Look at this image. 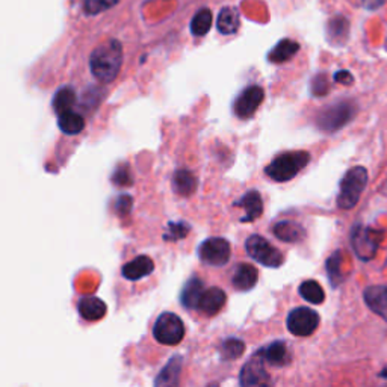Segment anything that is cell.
Listing matches in <instances>:
<instances>
[{
    "mask_svg": "<svg viewBox=\"0 0 387 387\" xmlns=\"http://www.w3.org/2000/svg\"><path fill=\"white\" fill-rule=\"evenodd\" d=\"M350 35V22L343 15L330 18L327 25V38L331 44H345Z\"/></svg>",
    "mask_w": 387,
    "mask_h": 387,
    "instance_id": "obj_22",
    "label": "cell"
},
{
    "mask_svg": "<svg viewBox=\"0 0 387 387\" xmlns=\"http://www.w3.org/2000/svg\"><path fill=\"white\" fill-rule=\"evenodd\" d=\"M381 233L371 227L355 226L351 231V246L362 260H371L380 247Z\"/></svg>",
    "mask_w": 387,
    "mask_h": 387,
    "instance_id": "obj_7",
    "label": "cell"
},
{
    "mask_svg": "<svg viewBox=\"0 0 387 387\" xmlns=\"http://www.w3.org/2000/svg\"><path fill=\"white\" fill-rule=\"evenodd\" d=\"M286 325L293 336L305 338L318 329L319 315L309 307H297L288 315Z\"/></svg>",
    "mask_w": 387,
    "mask_h": 387,
    "instance_id": "obj_10",
    "label": "cell"
},
{
    "mask_svg": "<svg viewBox=\"0 0 387 387\" xmlns=\"http://www.w3.org/2000/svg\"><path fill=\"white\" fill-rule=\"evenodd\" d=\"M272 231H274V236L277 239L283 242H292V243L300 242L305 236L304 229L298 222H293V221H279L276 226H274Z\"/></svg>",
    "mask_w": 387,
    "mask_h": 387,
    "instance_id": "obj_21",
    "label": "cell"
},
{
    "mask_svg": "<svg viewBox=\"0 0 387 387\" xmlns=\"http://www.w3.org/2000/svg\"><path fill=\"white\" fill-rule=\"evenodd\" d=\"M76 105V91L71 87H63L56 91L53 97V109L56 114H64L67 110H73Z\"/></svg>",
    "mask_w": 387,
    "mask_h": 387,
    "instance_id": "obj_27",
    "label": "cell"
},
{
    "mask_svg": "<svg viewBox=\"0 0 387 387\" xmlns=\"http://www.w3.org/2000/svg\"><path fill=\"white\" fill-rule=\"evenodd\" d=\"M153 336L162 345L175 346L179 345L183 338H185V325H183V321L176 313L165 312L155 322Z\"/></svg>",
    "mask_w": 387,
    "mask_h": 387,
    "instance_id": "obj_5",
    "label": "cell"
},
{
    "mask_svg": "<svg viewBox=\"0 0 387 387\" xmlns=\"http://www.w3.org/2000/svg\"><path fill=\"white\" fill-rule=\"evenodd\" d=\"M180 374L182 357L180 355H175L156 376L155 387H180Z\"/></svg>",
    "mask_w": 387,
    "mask_h": 387,
    "instance_id": "obj_15",
    "label": "cell"
},
{
    "mask_svg": "<svg viewBox=\"0 0 387 387\" xmlns=\"http://www.w3.org/2000/svg\"><path fill=\"white\" fill-rule=\"evenodd\" d=\"M205 284L197 277H192L186 284L185 288L182 291L180 295V301L182 304L185 305L186 309H198L200 300L203 297V293H205Z\"/></svg>",
    "mask_w": 387,
    "mask_h": 387,
    "instance_id": "obj_19",
    "label": "cell"
},
{
    "mask_svg": "<svg viewBox=\"0 0 387 387\" xmlns=\"http://www.w3.org/2000/svg\"><path fill=\"white\" fill-rule=\"evenodd\" d=\"M260 354L265 362L274 366H283L289 362V353L288 346L283 341H277L269 343L267 348H262Z\"/></svg>",
    "mask_w": 387,
    "mask_h": 387,
    "instance_id": "obj_24",
    "label": "cell"
},
{
    "mask_svg": "<svg viewBox=\"0 0 387 387\" xmlns=\"http://www.w3.org/2000/svg\"><path fill=\"white\" fill-rule=\"evenodd\" d=\"M239 26H241V20L236 9L231 6H224L220 11L218 20H217V27L220 30V34L233 35L238 32Z\"/></svg>",
    "mask_w": 387,
    "mask_h": 387,
    "instance_id": "obj_23",
    "label": "cell"
},
{
    "mask_svg": "<svg viewBox=\"0 0 387 387\" xmlns=\"http://www.w3.org/2000/svg\"><path fill=\"white\" fill-rule=\"evenodd\" d=\"M310 162V153L298 150V151H286L281 153L276 159H272L271 164L265 168V175L274 182H289L298 172L307 167Z\"/></svg>",
    "mask_w": 387,
    "mask_h": 387,
    "instance_id": "obj_2",
    "label": "cell"
},
{
    "mask_svg": "<svg viewBox=\"0 0 387 387\" xmlns=\"http://www.w3.org/2000/svg\"><path fill=\"white\" fill-rule=\"evenodd\" d=\"M341 263H342V256L339 251H336L333 256L327 260V271L331 280V284H338V280L341 277Z\"/></svg>",
    "mask_w": 387,
    "mask_h": 387,
    "instance_id": "obj_35",
    "label": "cell"
},
{
    "mask_svg": "<svg viewBox=\"0 0 387 387\" xmlns=\"http://www.w3.org/2000/svg\"><path fill=\"white\" fill-rule=\"evenodd\" d=\"M153 271H155V263H153V260L148 256H138L125 265L123 269H121V274H123L126 280L138 281L141 279L148 277Z\"/></svg>",
    "mask_w": 387,
    "mask_h": 387,
    "instance_id": "obj_12",
    "label": "cell"
},
{
    "mask_svg": "<svg viewBox=\"0 0 387 387\" xmlns=\"http://www.w3.org/2000/svg\"><path fill=\"white\" fill-rule=\"evenodd\" d=\"M355 114H357V106L351 100H341L336 103L324 108L317 117V126L325 134H334L346 125L351 123Z\"/></svg>",
    "mask_w": 387,
    "mask_h": 387,
    "instance_id": "obj_4",
    "label": "cell"
},
{
    "mask_svg": "<svg viewBox=\"0 0 387 387\" xmlns=\"http://www.w3.org/2000/svg\"><path fill=\"white\" fill-rule=\"evenodd\" d=\"M368 307L387 322V286H371L363 293Z\"/></svg>",
    "mask_w": 387,
    "mask_h": 387,
    "instance_id": "obj_16",
    "label": "cell"
},
{
    "mask_svg": "<svg viewBox=\"0 0 387 387\" xmlns=\"http://www.w3.org/2000/svg\"><path fill=\"white\" fill-rule=\"evenodd\" d=\"M167 233L164 235V239L165 241H179V239H183L186 238V235L189 233L191 227L188 226L186 222H170L168 227H167Z\"/></svg>",
    "mask_w": 387,
    "mask_h": 387,
    "instance_id": "obj_33",
    "label": "cell"
},
{
    "mask_svg": "<svg viewBox=\"0 0 387 387\" xmlns=\"http://www.w3.org/2000/svg\"><path fill=\"white\" fill-rule=\"evenodd\" d=\"M112 183L117 186H127L132 183V176H130V168L127 164H120L115 171L112 172Z\"/></svg>",
    "mask_w": 387,
    "mask_h": 387,
    "instance_id": "obj_34",
    "label": "cell"
},
{
    "mask_svg": "<svg viewBox=\"0 0 387 387\" xmlns=\"http://www.w3.org/2000/svg\"><path fill=\"white\" fill-rule=\"evenodd\" d=\"M212 13L208 8H201L191 20V32L196 37L206 35L212 27Z\"/></svg>",
    "mask_w": 387,
    "mask_h": 387,
    "instance_id": "obj_28",
    "label": "cell"
},
{
    "mask_svg": "<svg viewBox=\"0 0 387 387\" xmlns=\"http://www.w3.org/2000/svg\"><path fill=\"white\" fill-rule=\"evenodd\" d=\"M123 64V46L118 39L99 44L89 56V70L99 82L109 84L117 79Z\"/></svg>",
    "mask_w": 387,
    "mask_h": 387,
    "instance_id": "obj_1",
    "label": "cell"
},
{
    "mask_svg": "<svg viewBox=\"0 0 387 387\" xmlns=\"http://www.w3.org/2000/svg\"><path fill=\"white\" fill-rule=\"evenodd\" d=\"M58 126L65 135H77L84 130L85 120L82 115L76 114V112L67 110L64 114L58 115Z\"/></svg>",
    "mask_w": 387,
    "mask_h": 387,
    "instance_id": "obj_26",
    "label": "cell"
},
{
    "mask_svg": "<svg viewBox=\"0 0 387 387\" xmlns=\"http://www.w3.org/2000/svg\"><path fill=\"white\" fill-rule=\"evenodd\" d=\"M298 50H300V44L297 42L284 38L272 47V50L268 53V61L272 64H283L297 55Z\"/></svg>",
    "mask_w": 387,
    "mask_h": 387,
    "instance_id": "obj_20",
    "label": "cell"
},
{
    "mask_svg": "<svg viewBox=\"0 0 387 387\" xmlns=\"http://www.w3.org/2000/svg\"><path fill=\"white\" fill-rule=\"evenodd\" d=\"M243 351H246V343L236 338H231L222 342L221 357L222 360H236L243 354Z\"/></svg>",
    "mask_w": 387,
    "mask_h": 387,
    "instance_id": "obj_30",
    "label": "cell"
},
{
    "mask_svg": "<svg viewBox=\"0 0 387 387\" xmlns=\"http://www.w3.org/2000/svg\"><path fill=\"white\" fill-rule=\"evenodd\" d=\"M366 185H368V170L364 167H353L346 171L341 180L338 206L343 210L357 206Z\"/></svg>",
    "mask_w": 387,
    "mask_h": 387,
    "instance_id": "obj_3",
    "label": "cell"
},
{
    "mask_svg": "<svg viewBox=\"0 0 387 387\" xmlns=\"http://www.w3.org/2000/svg\"><path fill=\"white\" fill-rule=\"evenodd\" d=\"M300 295L312 304H321L325 300V293L321 284L315 280H305L300 284Z\"/></svg>",
    "mask_w": 387,
    "mask_h": 387,
    "instance_id": "obj_29",
    "label": "cell"
},
{
    "mask_svg": "<svg viewBox=\"0 0 387 387\" xmlns=\"http://www.w3.org/2000/svg\"><path fill=\"white\" fill-rule=\"evenodd\" d=\"M333 79H334V82H338L341 85H353L354 84V76L346 70L336 71Z\"/></svg>",
    "mask_w": 387,
    "mask_h": 387,
    "instance_id": "obj_37",
    "label": "cell"
},
{
    "mask_svg": "<svg viewBox=\"0 0 387 387\" xmlns=\"http://www.w3.org/2000/svg\"><path fill=\"white\" fill-rule=\"evenodd\" d=\"M231 247L224 238H209L198 247V258L212 267H224L230 260Z\"/></svg>",
    "mask_w": 387,
    "mask_h": 387,
    "instance_id": "obj_9",
    "label": "cell"
},
{
    "mask_svg": "<svg viewBox=\"0 0 387 387\" xmlns=\"http://www.w3.org/2000/svg\"><path fill=\"white\" fill-rule=\"evenodd\" d=\"M197 177L194 172L188 170H179L172 176V188L179 194V196L188 197L197 189Z\"/></svg>",
    "mask_w": 387,
    "mask_h": 387,
    "instance_id": "obj_25",
    "label": "cell"
},
{
    "mask_svg": "<svg viewBox=\"0 0 387 387\" xmlns=\"http://www.w3.org/2000/svg\"><path fill=\"white\" fill-rule=\"evenodd\" d=\"M77 310L85 321H99L106 315V304L97 297H85L79 301Z\"/></svg>",
    "mask_w": 387,
    "mask_h": 387,
    "instance_id": "obj_18",
    "label": "cell"
},
{
    "mask_svg": "<svg viewBox=\"0 0 387 387\" xmlns=\"http://www.w3.org/2000/svg\"><path fill=\"white\" fill-rule=\"evenodd\" d=\"M226 300H227L226 292L222 289L209 288L205 291V293H203L197 310L201 312L203 315H206V317H213V315L221 312L224 304H226Z\"/></svg>",
    "mask_w": 387,
    "mask_h": 387,
    "instance_id": "obj_13",
    "label": "cell"
},
{
    "mask_svg": "<svg viewBox=\"0 0 387 387\" xmlns=\"http://www.w3.org/2000/svg\"><path fill=\"white\" fill-rule=\"evenodd\" d=\"M246 250L251 259L263 265V267L279 268L284 262L281 251L274 247L269 241L259 235H253L247 239Z\"/></svg>",
    "mask_w": 387,
    "mask_h": 387,
    "instance_id": "obj_6",
    "label": "cell"
},
{
    "mask_svg": "<svg viewBox=\"0 0 387 387\" xmlns=\"http://www.w3.org/2000/svg\"><path fill=\"white\" fill-rule=\"evenodd\" d=\"M265 99V91L262 87L251 85L246 88L235 100V105H233V110L238 118L247 120L251 118L256 110L260 108L262 101Z\"/></svg>",
    "mask_w": 387,
    "mask_h": 387,
    "instance_id": "obj_11",
    "label": "cell"
},
{
    "mask_svg": "<svg viewBox=\"0 0 387 387\" xmlns=\"http://www.w3.org/2000/svg\"><path fill=\"white\" fill-rule=\"evenodd\" d=\"M330 91V82L327 75L319 73L317 76H313L310 80V93L315 97H324L327 96Z\"/></svg>",
    "mask_w": 387,
    "mask_h": 387,
    "instance_id": "obj_32",
    "label": "cell"
},
{
    "mask_svg": "<svg viewBox=\"0 0 387 387\" xmlns=\"http://www.w3.org/2000/svg\"><path fill=\"white\" fill-rule=\"evenodd\" d=\"M241 387H271V376L265 368V360L260 351L243 364L239 375Z\"/></svg>",
    "mask_w": 387,
    "mask_h": 387,
    "instance_id": "obj_8",
    "label": "cell"
},
{
    "mask_svg": "<svg viewBox=\"0 0 387 387\" xmlns=\"http://www.w3.org/2000/svg\"><path fill=\"white\" fill-rule=\"evenodd\" d=\"M132 206H134V198L127 196V194H123V196H120L115 201V212L120 217L129 215L132 210Z\"/></svg>",
    "mask_w": 387,
    "mask_h": 387,
    "instance_id": "obj_36",
    "label": "cell"
},
{
    "mask_svg": "<svg viewBox=\"0 0 387 387\" xmlns=\"http://www.w3.org/2000/svg\"><path fill=\"white\" fill-rule=\"evenodd\" d=\"M235 206H241L246 210V217H242V222L256 221L263 212V201L259 191H248L246 196H242L239 201L235 203Z\"/></svg>",
    "mask_w": 387,
    "mask_h": 387,
    "instance_id": "obj_17",
    "label": "cell"
},
{
    "mask_svg": "<svg viewBox=\"0 0 387 387\" xmlns=\"http://www.w3.org/2000/svg\"><path fill=\"white\" fill-rule=\"evenodd\" d=\"M118 0H84V11L87 15H97L115 6Z\"/></svg>",
    "mask_w": 387,
    "mask_h": 387,
    "instance_id": "obj_31",
    "label": "cell"
},
{
    "mask_svg": "<svg viewBox=\"0 0 387 387\" xmlns=\"http://www.w3.org/2000/svg\"><path fill=\"white\" fill-rule=\"evenodd\" d=\"M259 280V271L250 263H241L238 268L233 272L231 283L238 291L247 292L253 289L258 284Z\"/></svg>",
    "mask_w": 387,
    "mask_h": 387,
    "instance_id": "obj_14",
    "label": "cell"
},
{
    "mask_svg": "<svg viewBox=\"0 0 387 387\" xmlns=\"http://www.w3.org/2000/svg\"><path fill=\"white\" fill-rule=\"evenodd\" d=\"M210 387H220V386H217V384H212Z\"/></svg>",
    "mask_w": 387,
    "mask_h": 387,
    "instance_id": "obj_38",
    "label": "cell"
}]
</instances>
